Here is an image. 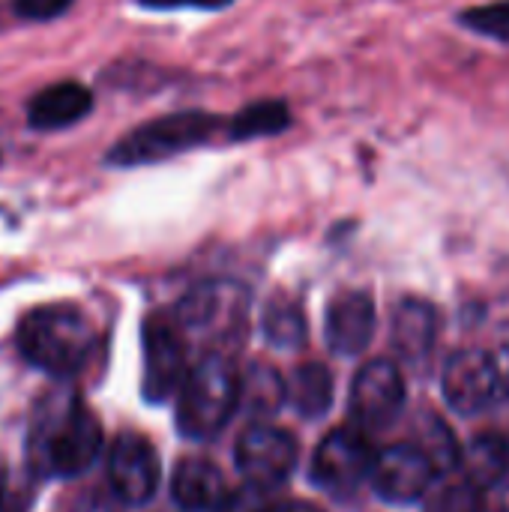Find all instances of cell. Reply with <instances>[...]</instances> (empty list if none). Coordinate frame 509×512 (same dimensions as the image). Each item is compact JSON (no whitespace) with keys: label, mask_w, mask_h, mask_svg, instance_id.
Segmentation results:
<instances>
[{"label":"cell","mask_w":509,"mask_h":512,"mask_svg":"<svg viewBox=\"0 0 509 512\" xmlns=\"http://www.w3.org/2000/svg\"><path fill=\"white\" fill-rule=\"evenodd\" d=\"M102 450V426L78 399L63 396L42 408L30 435V462L42 477H81Z\"/></svg>","instance_id":"1"},{"label":"cell","mask_w":509,"mask_h":512,"mask_svg":"<svg viewBox=\"0 0 509 512\" xmlns=\"http://www.w3.org/2000/svg\"><path fill=\"white\" fill-rule=\"evenodd\" d=\"M15 342L21 357L39 372H48L51 378H72L87 366L96 333L90 318L78 306L48 303L30 309L21 318Z\"/></svg>","instance_id":"2"},{"label":"cell","mask_w":509,"mask_h":512,"mask_svg":"<svg viewBox=\"0 0 509 512\" xmlns=\"http://www.w3.org/2000/svg\"><path fill=\"white\" fill-rule=\"evenodd\" d=\"M225 129H228V117H219V114L201 111V108L162 114V117H153V120L129 129L105 153V165L141 168V165L168 162L174 156H183L189 150L210 144L219 132L225 135Z\"/></svg>","instance_id":"3"},{"label":"cell","mask_w":509,"mask_h":512,"mask_svg":"<svg viewBox=\"0 0 509 512\" xmlns=\"http://www.w3.org/2000/svg\"><path fill=\"white\" fill-rule=\"evenodd\" d=\"M243 393V378L225 351H207L189 369L177 399V429L192 441L216 438L234 417Z\"/></svg>","instance_id":"4"},{"label":"cell","mask_w":509,"mask_h":512,"mask_svg":"<svg viewBox=\"0 0 509 512\" xmlns=\"http://www.w3.org/2000/svg\"><path fill=\"white\" fill-rule=\"evenodd\" d=\"M249 291L237 282H201L177 303V324L189 333H207L213 342L246 336Z\"/></svg>","instance_id":"5"},{"label":"cell","mask_w":509,"mask_h":512,"mask_svg":"<svg viewBox=\"0 0 509 512\" xmlns=\"http://www.w3.org/2000/svg\"><path fill=\"white\" fill-rule=\"evenodd\" d=\"M144 381L141 393L147 402L159 405L177 393L189 375L183 327L171 315H150L144 321Z\"/></svg>","instance_id":"6"},{"label":"cell","mask_w":509,"mask_h":512,"mask_svg":"<svg viewBox=\"0 0 509 512\" xmlns=\"http://www.w3.org/2000/svg\"><path fill=\"white\" fill-rule=\"evenodd\" d=\"M375 450L360 429H333L315 450L312 483L327 495H351L363 480H372Z\"/></svg>","instance_id":"7"},{"label":"cell","mask_w":509,"mask_h":512,"mask_svg":"<svg viewBox=\"0 0 509 512\" xmlns=\"http://www.w3.org/2000/svg\"><path fill=\"white\" fill-rule=\"evenodd\" d=\"M234 462L237 471L246 477V483L261 489H276L297 468V444L279 426L252 423L234 447Z\"/></svg>","instance_id":"8"},{"label":"cell","mask_w":509,"mask_h":512,"mask_svg":"<svg viewBox=\"0 0 509 512\" xmlns=\"http://www.w3.org/2000/svg\"><path fill=\"white\" fill-rule=\"evenodd\" d=\"M159 477H162V468H159V456H156L153 444L135 432L117 435V441L111 444V453H108L111 492L123 504L141 507L156 495Z\"/></svg>","instance_id":"9"},{"label":"cell","mask_w":509,"mask_h":512,"mask_svg":"<svg viewBox=\"0 0 509 512\" xmlns=\"http://www.w3.org/2000/svg\"><path fill=\"white\" fill-rule=\"evenodd\" d=\"M441 390L456 414L462 417L483 414L486 408H492L501 390L498 363L486 351H459L444 366Z\"/></svg>","instance_id":"10"},{"label":"cell","mask_w":509,"mask_h":512,"mask_svg":"<svg viewBox=\"0 0 509 512\" xmlns=\"http://www.w3.org/2000/svg\"><path fill=\"white\" fill-rule=\"evenodd\" d=\"M351 417L360 429H384L405 408V381L390 360L366 363L351 384Z\"/></svg>","instance_id":"11"},{"label":"cell","mask_w":509,"mask_h":512,"mask_svg":"<svg viewBox=\"0 0 509 512\" xmlns=\"http://www.w3.org/2000/svg\"><path fill=\"white\" fill-rule=\"evenodd\" d=\"M435 474H438V468L432 465V459L426 456L423 447L396 444L375 459L372 486H375L378 498H384L390 504H414L432 489Z\"/></svg>","instance_id":"12"},{"label":"cell","mask_w":509,"mask_h":512,"mask_svg":"<svg viewBox=\"0 0 509 512\" xmlns=\"http://www.w3.org/2000/svg\"><path fill=\"white\" fill-rule=\"evenodd\" d=\"M378 327L375 300L369 291H342L330 300L324 318V339L333 354L357 357L372 345Z\"/></svg>","instance_id":"13"},{"label":"cell","mask_w":509,"mask_h":512,"mask_svg":"<svg viewBox=\"0 0 509 512\" xmlns=\"http://www.w3.org/2000/svg\"><path fill=\"white\" fill-rule=\"evenodd\" d=\"M93 111V93L81 81H57L42 87L27 102V126L39 132H57L75 126Z\"/></svg>","instance_id":"14"},{"label":"cell","mask_w":509,"mask_h":512,"mask_svg":"<svg viewBox=\"0 0 509 512\" xmlns=\"http://www.w3.org/2000/svg\"><path fill=\"white\" fill-rule=\"evenodd\" d=\"M438 336V312L432 303L405 297L393 312V348L402 360H423Z\"/></svg>","instance_id":"15"},{"label":"cell","mask_w":509,"mask_h":512,"mask_svg":"<svg viewBox=\"0 0 509 512\" xmlns=\"http://www.w3.org/2000/svg\"><path fill=\"white\" fill-rule=\"evenodd\" d=\"M171 495L180 510H216V504L225 498V483L210 459H183L171 477Z\"/></svg>","instance_id":"16"},{"label":"cell","mask_w":509,"mask_h":512,"mask_svg":"<svg viewBox=\"0 0 509 512\" xmlns=\"http://www.w3.org/2000/svg\"><path fill=\"white\" fill-rule=\"evenodd\" d=\"M291 108L285 99H258L240 108L234 117H228L225 138L231 144H246L255 138H273L291 129Z\"/></svg>","instance_id":"17"},{"label":"cell","mask_w":509,"mask_h":512,"mask_svg":"<svg viewBox=\"0 0 509 512\" xmlns=\"http://www.w3.org/2000/svg\"><path fill=\"white\" fill-rule=\"evenodd\" d=\"M509 471V441L501 432L477 435L462 453V477L477 489L498 486Z\"/></svg>","instance_id":"18"},{"label":"cell","mask_w":509,"mask_h":512,"mask_svg":"<svg viewBox=\"0 0 509 512\" xmlns=\"http://www.w3.org/2000/svg\"><path fill=\"white\" fill-rule=\"evenodd\" d=\"M288 402L297 414L315 420L324 417L333 405V375L321 363H303L288 381Z\"/></svg>","instance_id":"19"},{"label":"cell","mask_w":509,"mask_h":512,"mask_svg":"<svg viewBox=\"0 0 509 512\" xmlns=\"http://www.w3.org/2000/svg\"><path fill=\"white\" fill-rule=\"evenodd\" d=\"M264 336L270 345L276 348H300L306 342V318L303 309L288 300V297H276L267 303L264 309Z\"/></svg>","instance_id":"20"},{"label":"cell","mask_w":509,"mask_h":512,"mask_svg":"<svg viewBox=\"0 0 509 512\" xmlns=\"http://www.w3.org/2000/svg\"><path fill=\"white\" fill-rule=\"evenodd\" d=\"M285 399H288V384H282L276 369L264 363H252L249 372L243 375L240 402H246V408L255 414H273Z\"/></svg>","instance_id":"21"},{"label":"cell","mask_w":509,"mask_h":512,"mask_svg":"<svg viewBox=\"0 0 509 512\" xmlns=\"http://www.w3.org/2000/svg\"><path fill=\"white\" fill-rule=\"evenodd\" d=\"M456 21L465 30L477 33V36H486V39H495V42L509 45V0H495V3L462 9L456 15Z\"/></svg>","instance_id":"22"},{"label":"cell","mask_w":509,"mask_h":512,"mask_svg":"<svg viewBox=\"0 0 509 512\" xmlns=\"http://www.w3.org/2000/svg\"><path fill=\"white\" fill-rule=\"evenodd\" d=\"M483 489H477L474 483H468L465 477L459 483H447L441 486L426 512H483Z\"/></svg>","instance_id":"23"},{"label":"cell","mask_w":509,"mask_h":512,"mask_svg":"<svg viewBox=\"0 0 509 512\" xmlns=\"http://www.w3.org/2000/svg\"><path fill=\"white\" fill-rule=\"evenodd\" d=\"M426 456L432 459V465L438 471H453L462 465V453H459V444L453 441L450 429L435 417L429 420V429H426V444H423Z\"/></svg>","instance_id":"24"},{"label":"cell","mask_w":509,"mask_h":512,"mask_svg":"<svg viewBox=\"0 0 509 512\" xmlns=\"http://www.w3.org/2000/svg\"><path fill=\"white\" fill-rule=\"evenodd\" d=\"M267 492L270 489H261V486L246 483L237 492H225V498L216 504L213 512H273V504H270V495Z\"/></svg>","instance_id":"25"},{"label":"cell","mask_w":509,"mask_h":512,"mask_svg":"<svg viewBox=\"0 0 509 512\" xmlns=\"http://www.w3.org/2000/svg\"><path fill=\"white\" fill-rule=\"evenodd\" d=\"M75 0H12V9L21 21H54L72 9Z\"/></svg>","instance_id":"26"},{"label":"cell","mask_w":509,"mask_h":512,"mask_svg":"<svg viewBox=\"0 0 509 512\" xmlns=\"http://www.w3.org/2000/svg\"><path fill=\"white\" fill-rule=\"evenodd\" d=\"M144 9H159V12H171V9H201V12H219L234 6V0H135Z\"/></svg>","instance_id":"27"},{"label":"cell","mask_w":509,"mask_h":512,"mask_svg":"<svg viewBox=\"0 0 509 512\" xmlns=\"http://www.w3.org/2000/svg\"><path fill=\"white\" fill-rule=\"evenodd\" d=\"M120 498L114 492H102V489H90L84 492L69 512H123L120 510Z\"/></svg>","instance_id":"28"},{"label":"cell","mask_w":509,"mask_h":512,"mask_svg":"<svg viewBox=\"0 0 509 512\" xmlns=\"http://www.w3.org/2000/svg\"><path fill=\"white\" fill-rule=\"evenodd\" d=\"M492 411L498 414V420L507 426L509 432V378L507 381H501V390H498V396H495V402H492Z\"/></svg>","instance_id":"29"},{"label":"cell","mask_w":509,"mask_h":512,"mask_svg":"<svg viewBox=\"0 0 509 512\" xmlns=\"http://www.w3.org/2000/svg\"><path fill=\"white\" fill-rule=\"evenodd\" d=\"M273 512H321L315 504L309 501H285V504H276Z\"/></svg>","instance_id":"30"},{"label":"cell","mask_w":509,"mask_h":512,"mask_svg":"<svg viewBox=\"0 0 509 512\" xmlns=\"http://www.w3.org/2000/svg\"><path fill=\"white\" fill-rule=\"evenodd\" d=\"M489 512H509V489H504V492L492 501Z\"/></svg>","instance_id":"31"},{"label":"cell","mask_w":509,"mask_h":512,"mask_svg":"<svg viewBox=\"0 0 509 512\" xmlns=\"http://www.w3.org/2000/svg\"><path fill=\"white\" fill-rule=\"evenodd\" d=\"M0 512H6V468L0 462Z\"/></svg>","instance_id":"32"}]
</instances>
